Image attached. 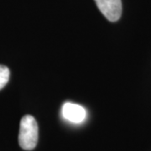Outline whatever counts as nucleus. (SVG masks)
<instances>
[{"instance_id": "3", "label": "nucleus", "mask_w": 151, "mask_h": 151, "mask_svg": "<svg viewBox=\"0 0 151 151\" xmlns=\"http://www.w3.org/2000/svg\"><path fill=\"white\" fill-rule=\"evenodd\" d=\"M61 113L64 119L74 124H81L86 117V109L82 106L69 102L63 104Z\"/></svg>"}, {"instance_id": "2", "label": "nucleus", "mask_w": 151, "mask_h": 151, "mask_svg": "<svg viewBox=\"0 0 151 151\" xmlns=\"http://www.w3.org/2000/svg\"><path fill=\"white\" fill-rule=\"evenodd\" d=\"M99 10L111 22L119 20L122 14L121 0H95Z\"/></svg>"}, {"instance_id": "1", "label": "nucleus", "mask_w": 151, "mask_h": 151, "mask_svg": "<svg viewBox=\"0 0 151 151\" xmlns=\"http://www.w3.org/2000/svg\"><path fill=\"white\" fill-rule=\"evenodd\" d=\"M38 142V124L31 115L22 118L19 134V144L24 150H32Z\"/></svg>"}, {"instance_id": "4", "label": "nucleus", "mask_w": 151, "mask_h": 151, "mask_svg": "<svg viewBox=\"0 0 151 151\" xmlns=\"http://www.w3.org/2000/svg\"><path fill=\"white\" fill-rule=\"evenodd\" d=\"M9 69L5 65H0V90L3 89L9 81Z\"/></svg>"}]
</instances>
